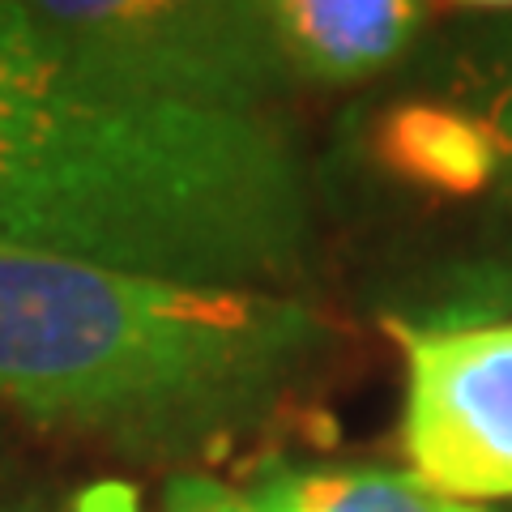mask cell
I'll list each match as a JSON object with an SVG mask.
<instances>
[{"label": "cell", "instance_id": "obj_1", "mask_svg": "<svg viewBox=\"0 0 512 512\" xmlns=\"http://www.w3.org/2000/svg\"><path fill=\"white\" fill-rule=\"evenodd\" d=\"M0 252L282 295L316 261L312 175L274 116L124 94L0 0Z\"/></svg>", "mask_w": 512, "mask_h": 512}, {"label": "cell", "instance_id": "obj_2", "mask_svg": "<svg viewBox=\"0 0 512 512\" xmlns=\"http://www.w3.org/2000/svg\"><path fill=\"white\" fill-rule=\"evenodd\" d=\"M329 342V320L295 295L0 252V402L146 461L235 448Z\"/></svg>", "mask_w": 512, "mask_h": 512}, {"label": "cell", "instance_id": "obj_3", "mask_svg": "<svg viewBox=\"0 0 512 512\" xmlns=\"http://www.w3.org/2000/svg\"><path fill=\"white\" fill-rule=\"evenodd\" d=\"M77 69L124 94L269 116L295 82L265 0H26Z\"/></svg>", "mask_w": 512, "mask_h": 512}, {"label": "cell", "instance_id": "obj_4", "mask_svg": "<svg viewBox=\"0 0 512 512\" xmlns=\"http://www.w3.org/2000/svg\"><path fill=\"white\" fill-rule=\"evenodd\" d=\"M414 474L448 500H512V316L402 325Z\"/></svg>", "mask_w": 512, "mask_h": 512}, {"label": "cell", "instance_id": "obj_5", "mask_svg": "<svg viewBox=\"0 0 512 512\" xmlns=\"http://www.w3.org/2000/svg\"><path fill=\"white\" fill-rule=\"evenodd\" d=\"M414 90L466 107L495 146L487 188L461 205L466 235L431 269V286L419 295L431 312L419 325L500 320V312H512V9L461 18L431 43Z\"/></svg>", "mask_w": 512, "mask_h": 512}, {"label": "cell", "instance_id": "obj_6", "mask_svg": "<svg viewBox=\"0 0 512 512\" xmlns=\"http://www.w3.org/2000/svg\"><path fill=\"white\" fill-rule=\"evenodd\" d=\"M295 82L355 86L397 64L431 18L414 0H269Z\"/></svg>", "mask_w": 512, "mask_h": 512}, {"label": "cell", "instance_id": "obj_7", "mask_svg": "<svg viewBox=\"0 0 512 512\" xmlns=\"http://www.w3.org/2000/svg\"><path fill=\"white\" fill-rule=\"evenodd\" d=\"M372 154L380 167L406 188L440 192V197L466 205L487 188L495 171V146L487 128L466 107L414 90L376 124Z\"/></svg>", "mask_w": 512, "mask_h": 512}, {"label": "cell", "instance_id": "obj_8", "mask_svg": "<svg viewBox=\"0 0 512 512\" xmlns=\"http://www.w3.org/2000/svg\"><path fill=\"white\" fill-rule=\"evenodd\" d=\"M248 495L265 512H491L448 500L414 470L380 466H278Z\"/></svg>", "mask_w": 512, "mask_h": 512}, {"label": "cell", "instance_id": "obj_9", "mask_svg": "<svg viewBox=\"0 0 512 512\" xmlns=\"http://www.w3.org/2000/svg\"><path fill=\"white\" fill-rule=\"evenodd\" d=\"M163 512H265L248 491H235L210 474H175L163 495Z\"/></svg>", "mask_w": 512, "mask_h": 512}, {"label": "cell", "instance_id": "obj_10", "mask_svg": "<svg viewBox=\"0 0 512 512\" xmlns=\"http://www.w3.org/2000/svg\"><path fill=\"white\" fill-rule=\"evenodd\" d=\"M0 512H43V508H30V504H9V508H0Z\"/></svg>", "mask_w": 512, "mask_h": 512}]
</instances>
